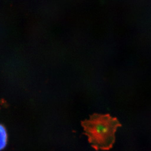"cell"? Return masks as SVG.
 Returning <instances> with one entry per match:
<instances>
[{"instance_id": "7a4b0ae2", "label": "cell", "mask_w": 151, "mask_h": 151, "mask_svg": "<svg viewBox=\"0 0 151 151\" xmlns=\"http://www.w3.org/2000/svg\"><path fill=\"white\" fill-rule=\"evenodd\" d=\"M7 142V134L4 126L0 124V151L6 147Z\"/></svg>"}, {"instance_id": "6da1fadb", "label": "cell", "mask_w": 151, "mask_h": 151, "mask_svg": "<svg viewBox=\"0 0 151 151\" xmlns=\"http://www.w3.org/2000/svg\"><path fill=\"white\" fill-rule=\"evenodd\" d=\"M84 133L92 147L96 150H108L116 140L115 134L121 126L118 120L109 114H94L82 121Z\"/></svg>"}]
</instances>
